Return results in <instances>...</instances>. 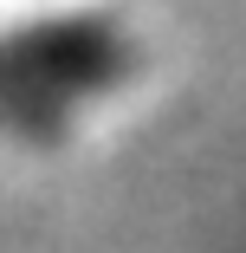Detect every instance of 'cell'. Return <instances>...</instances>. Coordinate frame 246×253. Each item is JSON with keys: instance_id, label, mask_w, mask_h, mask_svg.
Segmentation results:
<instances>
[{"instance_id": "obj_2", "label": "cell", "mask_w": 246, "mask_h": 253, "mask_svg": "<svg viewBox=\"0 0 246 253\" xmlns=\"http://www.w3.org/2000/svg\"><path fill=\"white\" fill-rule=\"evenodd\" d=\"M0 124L20 130V136H33V143H52L65 130V104H52L33 78H20V65L7 52H0Z\"/></svg>"}, {"instance_id": "obj_1", "label": "cell", "mask_w": 246, "mask_h": 253, "mask_svg": "<svg viewBox=\"0 0 246 253\" xmlns=\"http://www.w3.org/2000/svg\"><path fill=\"white\" fill-rule=\"evenodd\" d=\"M0 52L52 104L104 97L136 72V45H130L123 20H110V13H33V20H13L0 33Z\"/></svg>"}]
</instances>
